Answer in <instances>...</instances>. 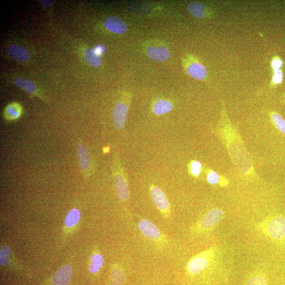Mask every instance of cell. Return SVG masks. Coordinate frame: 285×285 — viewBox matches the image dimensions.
<instances>
[{"label": "cell", "mask_w": 285, "mask_h": 285, "mask_svg": "<svg viewBox=\"0 0 285 285\" xmlns=\"http://www.w3.org/2000/svg\"><path fill=\"white\" fill-rule=\"evenodd\" d=\"M217 131L233 162L240 172L247 176L254 175L255 171L251 157L244 141L228 117L224 105Z\"/></svg>", "instance_id": "obj_1"}, {"label": "cell", "mask_w": 285, "mask_h": 285, "mask_svg": "<svg viewBox=\"0 0 285 285\" xmlns=\"http://www.w3.org/2000/svg\"><path fill=\"white\" fill-rule=\"evenodd\" d=\"M258 227L265 236L276 243H285V217L275 216L262 221Z\"/></svg>", "instance_id": "obj_2"}, {"label": "cell", "mask_w": 285, "mask_h": 285, "mask_svg": "<svg viewBox=\"0 0 285 285\" xmlns=\"http://www.w3.org/2000/svg\"><path fill=\"white\" fill-rule=\"evenodd\" d=\"M112 173L117 197L120 201H128L130 197V192L127 177L123 167L116 155L114 156L113 158Z\"/></svg>", "instance_id": "obj_3"}, {"label": "cell", "mask_w": 285, "mask_h": 285, "mask_svg": "<svg viewBox=\"0 0 285 285\" xmlns=\"http://www.w3.org/2000/svg\"><path fill=\"white\" fill-rule=\"evenodd\" d=\"M215 256L216 249L213 247L195 256L188 263L187 269L188 273L193 276L200 274L208 268Z\"/></svg>", "instance_id": "obj_4"}, {"label": "cell", "mask_w": 285, "mask_h": 285, "mask_svg": "<svg viewBox=\"0 0 285 285\" xmlns=\"http://www.w3.org/2000/svg\"><path fill=\"white\" fill-rule=\"evenodd\" d=\"M224 216L222 210L213 209L206 213L194 227L197 233H202L211 230L220 222Z\"/></svg>", "instance_id": "obj_5"}, {"label": "cell", "mask_w": 285, "mask_h": 285, "mask_svg": "<svg viewBox=\"0 0 285 285\" xmlns=\"http://www.w3.org/2000/svg\"><path fill=\"white\" fill-rule=\"evenodd\" d=\"M149 190L156 207L164 218L169 219L171 216L170 205L165 192L153 184L151 185Z\"/></svg>", "instance_id": "obj_6"}, {"label": "cell", "mask_w": 285, "mask_h": 285, "mask_svg": "<svg viewBox=\"0 0 285 285\" xmlns=\"http://www.w3.org/2000/svg\"><path fill=\"white\" fill-rule=\"evenodd\" d=\"M139 229L147 239L160 242L165 240L159 228L146 219H142L138 224Z\"/></svg>", "instance_id": "obj_7"}, {"label": "cell", "mask_w": 285, "mask_h": 285, "mask_svg": "<svg viewBox=\"0 0 285 285\" xmlns=\"http://www.w3.org/2000/svg\"><path fill=\"white\" fill-rule=\"evenodd\" d=\"M129 108L128 103L118 102L114 107L113 119L114 126L117 130H122L125 127L127 114Z\"/></svg>", "instance_id": "obj_8"}, {"label": "cell", "mask_w": 285, "mask_h": 285, "mask_svg": "<svg viewBox=\"0 0 285 285\" xmlns=\"http://www.w3.org/2000/svg\"><path fill=\"white\" fill-rule=\"evenodd\" d=\"M77 156L81 169L86 176L91 174V162L88 149L83 144L77 147Z\"/></svg>", "instance_id": "obj_9"}, {"label": "cell", "mask_w": 285, "mask_h": 285, "mask_svg": "<svg viewBox=\"0 0 285 285\" xmlns=\"http://www.w3.org/2000/svg\"><path fill=\"white\" fill-rule=\"evenodd\" d=\"M72 267L69 264H65L54 274L52 281L55 285H68L72 279Z\"/></svg>", "instance_id": "obj_10"}, {"label": "cell", "mask_w": 285, "mask_h": 285, "mask_svg": "<svg viewBox=\"0 0 285 285\" xmlns=\"http://www.w3.org/2000/svg\"><path fill=\"white\" fill-rule=\"evenodd\" d=\"M104 26L110 31L123 34L127 31V28L124 21L115 16H110L105 21Z\"/></svg>", "instance_id": "obj_11"}, {"label": "cell", "mask_w": 285, "mask_h": 285, "mask_svg": "<svg viewBox=\"0 0 285 285\" xmlns=\"http://www.w3.org/2000/svg\"><path fill=\"white\" fill-rule=\"evenodd\" d=\"M81 213L79 210L74 208L71 209L67 214L65 220V227H64V236H67L71 231L74 229L81 219Z\"/></svg>", "instance_id": "obj_12"}, {"label": "cell", "mask_w": 285, "mask_h": 285, "mask_svg": "<svg viewBox=\"0 0 285 285\" xmlns=\"http://www.w3.org/2000/svg\"><path fill=\"white\" fill-rule=\"evenodd\" d=\"M147 53L149 58L154 60L163 62L170 58L168 49L163 47H151L148 48Z\"/></svg>", "instance_id": "obj_13"}, {"label": "cell", "mask_w": 285, "mask_h": 285, "mask_svg": "<svg viewBox=\"0 0 285 285\" xmlns=\"http://www.w3.org/2000/svg\"><path fill=\"white\" fill-rule=\"evenodd\" d=\"M7 54L12 59L19 61H26L29 58V54L23 47L12 45L6 50Z\"/></svg>", "instance_id": "obj_14"}, {"label": "cell", "mask_w": 285, "mask_h": 285, "mask_svg": "<svg viewBox=\"0 0 285 285\" xmlns=\"http://www.w3.org/2000/svg\"><path fill=\"white\" fill-rule=\"evenodd\" d=\"M187 73L198 80H203L207 76V70L201 64L194 62L187 68Z\"/></svg>", "instance_id": "obj_15"}, {"label": "cell", "mask_w": 285, "mask_h": 285, "mask_svg": "<svg viewBox=\"0 0 285 285\" xmlns=\"http://www.w3.org/2000/svg\"><path fill=\"white\" fill-rule=\"evenodd\" d=\"M125 280V275L122 267L116 264L111 270L110 285H122Z\"/></svg>", "instance_id": "obj_16"}, {"label": "cell", "mask_w": 285, "mask_h": 285, "mask_svg": "<svg viewBox=\"0 0 285 285\" xmlns=\"http://www.w3.org/2000/svg\"><path fill=\"white\" fill-rule=\"evenodd\" d=\"M89 272L91 274H97L101 270L104 265V258L101 253L95 251L92 253L90 258Z\"/></svg>", "instance_id": "obj_17"}, {"label": "cell", "mask_w": 285, "mask_h": 285, "mask_svg": "<svg viewBox=\"0 0 285 285\" xmlns=\"http://www.w3.org/2000/svg\"><path fill=\"white\" fill-rule=\"evenodd\" d=\"M173 109L172 103L167 100H159L153 107V112L157 115L169 113Z\"/></svg>", "instance_id": "obj_18"}, {"label": "cell", "mask_w": 285, "mask_h": 285, "mask_svg": "<svg viewBox=\"0 0 285 285\" xmlns=\"http://www.w3.org/2000/svg\"><path fill=\"white\" fill-rule=\"evenodd\" d=\"M188 10L192 16L199 19H202L205 16L206 6L201 3L192 2L188 5Z\"/></svg>", "instance_id": "obj_19"}, {"label": "cell", "mask_w": 285, "mask_h": 285, "mask_svg": "<svg viewBox=\"0 0 285 285\" xmlns=\"http://www.w3.org/2000/svg\"><path fill=\"white\" fill-rule=\"evenodd\" d=\"M86 60L92 67H98L101 66L102 59L93 49L88 48L85 52Z\"/></svg>", "instance_id": "obj_20"}, {"label": "cell", "mask_w": 285, "mask_h": 285, "mask_svg": "<svg viewBox=\"0 0 285 285\" xmlns=\"http://www.w3.org/2000/svg\"><path fill=\"white\" fill-rule=\"evenodd\" d=\"M271 120L278 131L285 136V120L280 114L276 112L270 113Z\"/></svg>", "instance_id": "obj_21"}, {"label": "cell", "mask_w": 285, "mask_h": 285, "mask_svg": "<svg viewBox=\"0 0 285 285\" xmlns=\"http://www.w3.org/2000/svg\"><path fill=\"white\" fill-rule=\"evenodd\" d=\"M14 83L20 88L30 92L31 94L34 93L36 90V87L32 82L24 79V78H17L14 81Z\"/></svg>", "instance_id": "obj_22"}, {"label": "cell", "mask_w": 285, "mask_h": 285, "mask_svg": "<svg viewBox=\"0 0 285 285\" xmlns=\"http://www.w3.org/2000/svg\"><path fill=\"white\" fill-rule=\"evenodd\" d=\"M245 285H268V281L264 275L256 274L249 278Z\"/></svg>", "instance_id": "obj_23"}, {"label": "cell", "mask_w": 285, "mask_h": 285, "mask_svg": "<svg viewBox=\"0 0 285 285\" xmlns=\"http://www.w3.org/2000/svg\"><path fill=\"white\" fill-rule=\"evenodd\" d=\"M202 170V165L201 162L196 160H192L189 163L188 171L191 176L195 178H198L200 175Z\"/></svg>", "instance_id": "obj_24"}, {"label": "cell", "mask_w": 285, "mask_h": 285, "mask_svg": "<svg viewBox=\"0 0 285 285\" xmlns=\"http://www.w3.org/2000/svg\"><path fill=\"white\" fill-rule=\"evenodd\" d=\"M19 106L10 105L5 111V117L8 119H15L20 116L21 111Z\"/></svg>", "instance_id": "obj_25"}, {"label": "cell", "mask_w": 285, "mask_h": 285, "mask_svg": "<svg viewBox=\"0 0 285 285\" xmlns=\"http://www.w3.org/2000/svg\"><path fill=\"white\" fill-rule=\"evenodd\" d=\"M220 179L221 177L215 171L210 169L206 171V181L212 185L219 184Z\"/></svg>", "instance_id": "obj_26"}, {"label": "cell", "mask_w": 285, "mask_h": 285, "mask_svg": "<svg viewBox=\"0 0 285 285\" xmlns=\"http://www.w3.org/2000/svg\"><path fill=\"white\" fill-rule=\"evenodd\" d=\"M273 76L272 82L270 83L271 87H276L281 84L283 82L284 74L282 70L280 69L273 71Z\"/></svg>", "instance_id": "obj_27"}, {"label": "cell", "mask_w": 285, "mask_h": 285, "mask_svg": "<svg viewBox=\"0 0 285 285\" xmlns=\"http://www.w3.org/2000/svg\"><path fill=\"white\" fill-rule=\"evenodd\" d=\"M283 65V61L279 56H275L273 57L272 62H271V66L273 71L280 70Z\"/></svg>", "instance_id": "obj_28"}, {"label": "cell", "mask_w": 285, "mask_h": 285, "mask_svg": "<svg viewBox=\"0 0 285 285\" xmlns=\"http://www.w3.org/2000/svg\"><path fill=\"white\" fill-rule=\"evenodd\" d=\"M39 2L42 6H44L45 8H51V7L54 5L55 1H50V0H40Z\"/></svg>", "instance_id": "obj_29"}, {"label": "cell", "mask_w": 285, "mask_h": 285, "mask_svg": "<svg viewBox=\"0 0 285 285\" xmlns=\"http://www.w3.org/2000/svg\"><path fill=\"white\" fill-rule=\"evenodd\" d=\"M110 151V148L109 146L105 147L103 148V152L104 153H108Z\"/></svg>", "instance_id": "obj_30"}]
</instances>
